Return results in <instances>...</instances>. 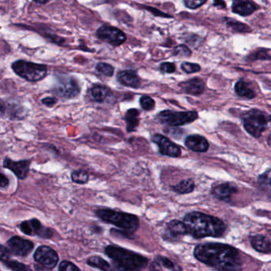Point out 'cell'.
<instances>
[{
  "mask_svg": "<svg viewBox=\"0 0 271 271\" xmlns=\"http://www.w3.org/2000/svg\"><path fill=\"white\" fill-rule=\"evenodd\" d=\"M194 256L200 262L219 270H240L242 258L240 251L226 244L208 243L194 249Z\"/></svg>",
  "mask_w": 271,
  "mask_h": 271,
  "instance_id": "6da1fadb",
  "label": "cell"
},
{
  "mask_svg": "<svg viewBox=\"0 0 271 271\" xmlns=\"http://www.w3.org/2000/svg\"><path fill=\"white\" fill-rule=\"evenodd\" d=\"M188 234L196 238L219 237L223 236L227 227L221 219L202 212H193L184 217Z\"/></svg>",
  "mask_w": 271,
  "mask_h": 271,
  "instance_id": "7a4b0ae2",
  "label": "cell"
},
{
  "mask_svg": "<svg viewBox=\"0 0 271 271\" xmlns=\"http://www.w3.org/2000/svg\"><path fill=\"white\" fill-rule=\"evenodd\" d=\"M104 252L113 261L118 269L136 270L144 269L148 265V258L118 246H108Z\"/></svg>",
  "mask_w": 271,
  "mask_h": 271,
  "instance_id": "3957f363",
  "label": "cell"
},
{
  "mask_svg": "<svg viewBox=\"0 0 271 271\" xmlns=\"http://www.w3.org/2000/svg\"><path fill=\"white\" fill-rule=\"evenodd\" d=\"M96 215L105 223L115 225L127 233H134L140 227V219L133 214L112 209H99Z\"/></svg>",
  "mask_w": 271,
  "mask_h": 271,
  "instance_id": "277c9868",
  "label": "cell"
},
{
  "mask_svg": "<svg viewBox=\"0 0 271 271\" xmlns=\"http://www.w3.org/2000/svg\"><path fill=\"white\" fill-rule=\"evenodd\" d=\"M12 69L22 78L30 82L42 80L47 74V67L41 64L17 61L12 64Z\"/></svg>",
  "mask_w": 271,
  "mask_h": 271,
  "instance_id": "5b68a950",
  "label": "cell"
},
{
  "mask_svg": "<svg viewBox=\"0 0 271 271\" xmlns=\"http://www.w3.org/2000/svg\"><path fill=\"white\" fill-rule=\"evenodd\" d=\"M244 128L253 137L258 139L266 128L267 119L263 112L258 110H251L243 118Z\"/></svg>",
  "mask_w": 271,
  "mask_h": 271,
  "instance_id": "8992f818",
  "label": "cell"
},
{
  "mask_svg": "<svg viewBox=\"0 0 271 271\" xmlns=\"http://www.w3.org/2000/svg\"><path fill=\"white\" fill-rule=\"evenodd\" d=\"M198 118V114L196 112H172L163 111L160 112L157 119L162 124L170 126H183L188 123H193Z\"/></svg>",
  "mask_w": 271,
  "mask_h": 271,
  "instance_id": "52a82bcc",
  "label": "cell"
},
{
  "mask_svg": "<svg viewBox=\"0 0 271 271\" xmlns=\"http://www.w3.org/2000/svg\"><path fill=\"white\" fill-rule=\"evenodd\" d=\"M19 229L26 236H39L43 239H51L54 236L53 230L43 226L37 219L23 221L19 225Z\"/></svg>",
  "mask_w": 271,
  "mask_h": 271,
  "instance_id": "ba28073f",
  "label": "cell"
},
{
  "mask_svg": "<svg viewBox=\"0 0 271 271\" xmlns=\"http://www.w3.org/2000/svg\"><path fill=\"white\" fill-rule=\"evenodd\" d=\"M35 262L46 269H54L59 261L58 253L47 246H40L34 254Z\"/></svg>",
  "mask_w": 271,
  "mask_h": 271,
  "instance_id": "9c48e42d",
  "label": "cell"
},
{
  "mask_svg": "<svg viewBox=\"0 0 271 271\" xmlns=\"http://www.w3.org/2000/svg\"><path fill=\"white\" fill-rule=\"evenodd\" d=\"M55 92L58 96L63 98H74L80 93V87L77 81L73 77L62 76L58 80Z\"/></svg>",
  "mask_w": 271,
  "mask_h": 271,
  "instance_id": "30bf717a",
  "label": "cell"
},
{
  "mask_svg": "<svg viewBox=\"0 0 271 271\" xmlns=\"http://www.w3.org/2000/svg\"><path fill=\"white\" fill-rule=\"evenodd\" d=\"M97 37L113 47H119L126 41V37L123 31L112 26H101L97 30Z\"/></svg>",
  "mask_w": 271,
  "mask_h": 271,
  "instance_id": "8fae6325",
  "label": "cell"
},
{
  "mask_svg": "<svg viewBox=\"0 0 271 271\" xmlns=\"http://www.w3.org/2000/svg\"><path fill=\"white\" fill-rule=\"evenodd\" d=\"M151 140H152L153 143L157 144L159 148V153L162 155L176 158L182 154L180 147L162 134H154Z\"/></svg>",
  "mask_w": 271,
  "mask_h": 271,
  "instance_id": "7c38bea8",
  "label": "cell"
},
{
  "mask_svg": "<svg viewBox=\"0 0 271 271\" xmlns=\"http://www.w3.org/2000/svg\"><path fill=\"white\" fill-rule=\"evenodd\" d=\"M8 248L14 255L19 257H26L30 254L34 244L30 240H24L19 236H13L7 243Z\"/></svg>",
  "mask_w": 271,
  "mask_h": 271,
  "instance_id": "4fadbf2b",
  "label": "cell"
},
{
  "mask_svg": "<svg viewBox=\"0 0 271 271\" xmlns=\"http://www.w3.org/2000/svg\"><path fill=\"white\" fill-rule=\"evenodd\" d=\"M30 163L31 160H22L15 162L11 158H5L4 160V167L12 171L18 178L23 180L28 174Z\"/></svg>",
  "mask_w": 271,
  "mask_h": 271,
  "instance_id": "5bb4252c",
  "label": "cell"
},
{
  "mask_svg": "<svg viewBox=\"0 0 271 271\" xmlns=\"http://www.w3.org/2000/svg\"><path fill=\"white\" fill-rule=\"evenodd\" d=\"M186 147L195 152H206L209 148V144L205 138L198 134H193L186 138Z\"/></svg>",
  "mask_w": 271,
  "mask_h": 271,
  "instance_id": "9a60e30c",
  "label": "cell"
},
{
  "mask_svg": "<svg viewBox=\"0 0 271 271\" xmlns=\"http://www.w3.org/2000/svg\"><path fill=\"white\" fill-rule=\"evenodd\" d=\"M257 9L258 7L252 0H233L232 11L235 13L246 16L251 15Z\"/></svg>",
  "mask_w": 271,
  "mask_h": 271,
  "instance_id": "2e32d148",
  "label": "cell"
},
{
  "mask_svg": "<svg viewBox=\"0 0 271 271\" xmlns=\"http://www.w3.org/2000/svg\"><path fill=\"white\" fill-rule=\"evenodd\" d=\"M215 198L223 201H229L231 197L237 193V189L230 183H223L215 186L212 190Z\"/></svg>",
  "mask_w": 271,
  "mask_h": 271,
  "instance_id": "e0dca14e",
  "label": "cell"
},
{
  "mask_svg": "<svg viewBox=\"0 0 271 271\" xmlns=\"http://www.w3.org/2000/svg\"><path fill=\"white\" fill-rule=\"evenodd\" d=\"M118 81L126 87H137L140 86V79L133 70L122 71L117 75Z\"/></svg>",
  "mask_w": 271,
  "mask_h": 271,
  "instance_id": "ac0fdd59",
  "label": "cell"
},
{
  "mask_svg": "<svg viewBox=\"0 0 271 271\" xmlns=\"http://www.w3.org/2000/svg\"><path fill=\"white\" fill-rule=\"evenodd\" d=\"M180 87L185 93L190 95H201L204 90V83L202 80L199 78L191 79L187 81L182 82Z\"/></svg>",
  "mask_w": 271,
  "mask_h": 271,
  "instance_id": "d6986e66",
  "label": "cell"
},
{
  "mask_svg": "<svg viewBox=\"0 0 271 271\" xmlns=\"http://www.w3.org/2000/svg\"><path fill=\"white\" fill-rule=\"evenodd\" d=\"M251 246L255 251L261 253L271 252V241L268 236L256 235L251 237Z\"/></svg>",
  "mask_w": 271,
  "mask_h": 271,
  "instance_id": "ffe728a7",
  "label": "cell"
},
{
  "mask_svg": "<svg viewBox=\"0 0 271 271\" xmlns=\"http://www.w3.org/2000/svg\"><path fill=\"white\" fill-rule=\"evenodd\" d=\"M235 91L239 97L249 100L254 98L256 96V93L253 89L251 84L244 80H240L236 83L235 85Z\"/></svg>",
  "mask_w": 271,
  "mask_h": 271,
  "instance_id": "44dd1931",
  "label": "cell"
},
{
  "mask_svg": "<svg viewBox=\"0 0 271 271\" xmlns=\"http://www.w3.org/2000/svg\"><path fill=\"white\" fill-rule=\"evenodd\" d=\"M167 233L172 238H178L187 235L188 232L184 222L174 219L168 223Z\"/></svg>",
  "mask_w": 271,
  "mask_h": 271,
  "instance_id": "7402d4cb",
  "label": "cell"
},
{
  "mask_svg": "<svg viewBox=\"0 0 271 271\" xmlns=\"http://www.w3.org/2000/svg\"><path fill=\"white\" fill-rule=\"evenodd\" d=\"M153 269H168V270H180L182 268L179 267L176 264L173 263L169 258L162 256H157L151 265Z\"/></svg>",
  "mask_w": 271,
  "mask_h": 271,
  "instance_id": "603a6c76",
  "label": "cell"
},
{
  "mask_svg": "<svg viewBox=\"0 0 271 271\" xmlns=\"http://www.w3.org/2000/svg\"><path fill=\"white\" fill-rule=\"evenodd\" d=\"M140 112L136 108H131L126 112L125 115V121L126 123V130L133 132L137 129L140 124Z\"/></svg>",
  "mask_w": 271,
  "mask_h": 271,
  "instance_id": "cb8c5ba5",
  "label": "cell"
},
{
  "mask_svg": "<svg viewBox=\"0 0 271 271\" xmlns=\"http://www.w3.org/2000/svg\"><path fill=\"white\" fill-rule=\"evenodd\" d=\"M91 95L96 102L104 103L108 101L112 96V93L108 87L102 85H96L92 88Z\"/></svg>",
  "mask_w": 271,
  "mask_h": 271,
  "instance_id": "d4e9b609",
  "label": "cell"
},
{
  "mask_svg": "<svg viewBox=\"0 0 271 271\" xmlns=\"http://www.w3.org/2000/svg\"><path fill=\"white\" fill-rule=\"evenodd\" d=\"M195 188V183L191 179L183 180L176 186H172V190L178 194H187L192 193Z\"/></svg>",
  "mask_w": 271,
  "mask_h": 271,
  "instance_id": "484cf974",
  "label": "cell"
},
{
  "mask_svg": "<svg viewBox=\"0 0 271 271\" xmlns=\"http://www.w3.org/2000/svg\"><path fill=\"white\" fill-rule=\"evenodd\" d=\"M87 264L92 267L97 268L101 270H109L111 269V265L108 262L98 255H94L87 258Z\"/></svg>",
  "mask_w": 271,
  "mask_h": 271,
  "instance_id": "4316f807",
  "label": "cell"
},
{
  "mask_svg": "<svg viewBox=\"0 0 271 271\" xmlns=\"http://www.w3.org/2000/svg\"><path fill=\"white\" fill-rule=\"evenodd\" d=\"M258 184L262 190L271 194V169L258 176Z\"/></svg>",
  "mask_w": 271,
  "mask_h": 271,
  "instance_id": "83f0119b",
  "label": "cell"
},
{
  "mask_svg": "<svg viewBox=\"0 0 271 271\" xmlns=\"http://www.w3.org/2000/svg\"><path fill=\"white\" fill-rule=\"evenodd\" d=\"M71 178L73 182L77 184H86L89 180V175L87 174L85 171L80 169V170L73 171L71 174Z\"/></svg>",
  "mask_w": 271,
  "mask_h": 271,
  "instance_id": "f1b7e54d",
  "label": "cell"
},
{
  "mask_svg": "<svg viewBox=\"0 0 271 271\" xmlns=\"http://www.w3.org/2000/svg\"><path fill=\"white\" fill-rule=\"evenodd\" d=\"M96 69L99 73L104 76H112L114 74V68L109 64L101 62V63L97 64Z\"/></svg>",
  "mask_w": 271,
  "mask_h": 271,
  "instance_id": "f546056e",
  "label": "cell"
},
{
  "mask_svg": "<svg viewBox=\"0 0 271 271\" xmlns=\"http://www.w3.org/2000/svg\"><path fill=\"white\" fill-rule=\"evenodd\" d=\"M227 23L230 27H232L233 30L238 32H249L251 31V29L249 28L247 25L243 24V23L236 22L234 19H229L227 21Z\"/></svg>",
  "mask_w": 271,
  "mask_h": 271,
  "instance_id": "4dcf8cb0",
  "label": "cell"
},
{
  "mask_svg": "<svg viewBox=\"0 0 271 271\" xmlns=\"http://www.w3.org/2000/svg\"><path fill=\"white\" fill-rule=\"evenodd\" d=\"M7 267L9 268L12 270H30V268L25 264L21 263V262H16V261H11L8 260L6 262H4Z\"/></svg>",
  "mask_w": 271,
  "mask_h": 271,
  "instance_id": "1f68e13d",
  "label": "cell"
},
{
  "mask_svg": "<svg viewBox=\"0 0 271 271\" xmlns=\"http://www.w3.org/2000/svg\"><path fill=\"white\" fill-rule=\"evenodd\" d=\"M140 104L142 108L145 111H151L155 107V102L154 100L147 96H143L140 98Z\"/></svg>",
  "mask_w": 271,
  "mask_h": 271,
  "instance_id": "d6a6232c",
  "label": "cell"
},
{
  "mask_svg": "<svg viewBox=\"0 0 271 271\" xmlns=\"http://www.w3.org/2000/svg\"><path fill=\"white\" fill-rule=\"evenodd\" d=\"M182 69L186 73H197L201 70V66L197 64L184 62V63H182Z\"/></svg>",
  "mask_w": 271,
  "mask_h": 271,
  "instance_id": "836d02e7",
  "label": "cell"
},
{
  "mask_svg": "<svg viewBox=\"0 0 271 271\" xmlns=\"http://www.w3.org/2000/svg\"><path fill=\"white\" fill-rule=\"evenodd\" d=\"M173 54H174L175 56L180 57V58H182V57H190L191 55V51L186 46L182 45L175 48Z\"/></svg>",
  "mask_w": 271,
  "mask_h": 271,
  "instance_id": "e575fe53",
  "label": "cell"
},
{
  "mask_svg": "<svg viewBox=\"0 0 271 271\" xmlns=\"http://www.w3.org/2000/svg\"><path fill=\"white\" fill-rule=\"evenodd\" d=\"M58 270L60 271H72L80 270V268L77 267L73 262H68V261H63L60 263L58 266Z\"/></svg>",
  "mask_w": 271,
  "mask_h": 271,
  "instance_id": "d590c367",
  "label": "cell"
},
{
  "mask_svg": "<svg viewBox=\"0 0 271 271\" xmlns=\"http://www.w3.org/2000/svg\"><path fill=\"white\" fill-rule=\"evenodd\" d=\"M207 0H184L185 5L190 9H196L202 6Z\"/></svg>",
  "mask_w": 271,
  "mask_h": 271,
  "instance_id": "8d00e7d4",
  "label": "cell"
},
{
  "mask_svg": "<svg viewBox=\"0 0 271 271\" xmlns=\"http://www.w3.org/2000/svg\"><path fill=\"white\" fill-rule=\"evenodd\" d=\"M252 58L254 59L269 60L271 59V51L267 50H262L254 53Z\"/></svg>",
  "mask_w": 271,
  "mask_h": 271,
  "instance_id": "74e56055",
  "label": "cell"
},
{
  "mask_svg": "<svg viewBox=\"0 0 271 271\" xmlns=\"http://www.w3.org/2000/svg\"><path fill=\"white\" fill-rule=\"evenodd\" d=\"M160 69L163 73H172L175 72L176 67H175L174 64L170 63V62H164L160 66Z\"/></svg>",
  "mask_w": 271,
  "mask_h": 271,
  "instance_id": "f35d334b",
  "label": "cell"
},
{
  "mask_svg": "<svg viewBox=\"0 0 271 271\" xmlns=\"http://www.w3.org/2000/svg\"><path fill=\"white\" fill-rule=\"evenodd\" d=\"M11 251L9 249L4 247V246H1V250H0V258L3 262H6L8 260L10 259L11 257Z\"/></svg>",
  "mask_w": 271,
  "mask_h": 271,
  "instance_id": "ab89813d",
  "label": "cell"
},
{
  "mask_svg": "<svg viewBox=\"0 0 271 271\" xmlns=\"http://www.w3.org/2000/svg\"><path fill=\"white\" fill-rule=\"evenodd\" d=\"M41 102H42L43 104H45L46 106L50 107V108H51V107L55 105V104H57V102H58V101H57V99L54 98V97H47V98L43 99Z\"/></svg>",
  "mask_w": 271,
  "mask_h": 271,
  "instance_id": "60d3db41",
  "label": "cell"
},
{
  "mask_svg": "<svg viewBox=\"0 0 271 271\" xmlns=\"http://www.w3.org/2000/svg\"><path fill=\"white\" fill-rule=\"evenodd\" d=\"M9 180H8V177H7L4 173L1 174V188L4 189V188L8 187L9 186Z\"/></svg>",
  "mask_w": 271,
  "mask_h": 271,
  "instance_id": "b9f144b4",
  "label": "cell"
},
{
  "mask_svg": "<svg viewBox=\"0 0 271 271\" xmlns=\"http://www.w3.org/2000/svg\"><path fill=\"white\" fill-rule=\"evenodd\" d=\"M36 3H38V4H45L47 3L50 2L51 0H34Z\"/></svg>",
  "mask_w": 271,
  "mask_h": 271,
  "instance_id": "7bdbcfd3",
  "label": "cell"
},
{
  "mask_svg": "<svg viewBox=\"0 0 271 271\" xmlns=\"http://www.w3.org/2000/svg\"><path fill=\"white\" fill-rule=\"evenodd\" d=\"M268 234H269V236H270V238H271V227L270 228H269V229H268Z\"/></svg>",
  "mask_w": 271,
  "mask_h": 271,
  "instance_id": "ee69618b",
  "label": "cell"
}]
</instances>
